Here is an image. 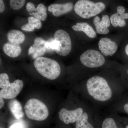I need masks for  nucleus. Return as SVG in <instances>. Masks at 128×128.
Returning a JSON list of instances; mask_svg holds the SVG:
<instances>
[{
    "label": "nucleus",
    "instance_id": "1",
    "mask_svg": "<svg viewBox=\"0 0 128 128\" xmlns=\"http://www.w3.org/2000/svg\"><path fill=\"white\" fill-rule=\"evenodd\" d=\"M125 82L115 74H96L83 80V95L87 103L96 109L109 106L122 95Z\"/></svg>",
    "mask_w": 128,
    "mask_h": 128
},
{
    "label": "nucleus",
    "instance_id": "2",
    "mask_svg": "<svg viewBox=\"0 0 128 128\" xmlns=\"http://www.w3.org/2000/svg\"><path fill=\"white\" fill-rule=\"evenodd\" d=\"M34 65L37 71L40 74L48 80H56L60 75V66L54 60L47 57H40L35 59Z\"/></svg>",
    "mask_w": 128,
    "mask_h": 128
},
{
    "label": "nucleus",
    "instance_id": "3",
    "mask_svg": "<svg viewBox=\"0 0 128 128\" xmlns=\"http://www.w3.org/2000/svg\"><path fill=\"white\" fill-rule=\"evenodd\" d=\"M105 8L102 2H94L89 0H79L74 6L76 14L83 18L88 19L96 16Z\"/></svg>",
    "mask_w": 128,
    "mask_h": 128
},
{
    "label": "nucleus",
    "instance_id": "4",
    "mask_svg": "<svg viewBox=\"0 0 128 128\" xmlns=\"http://www.w3.org/2000/svg\"><path fill=\"white\" fill-rule=\"evenodd\" d=\"M24 109L27 116L32 120L44 121L49 115L48 110L46 105L36 98L28 100L25 104Z\"/></svg>",
    "mask_w": 128,
    "mask_h": 128
},
{
    "label": "nucleus",
    "instance_id": "5",
    "mask_svg": "<svg viewBox=\"0 0 128 128\" xmlns=\"http://www.w3.org/2000/svg\"><path fill=\"white\" fill-rule=\"evenodd\" d=\"M24 82L20 80H16L12 83L9 82V77L6 73L0 74V94L4 98L12 99L16 98L21 91Z\"/></svg>",
    "mask_w": 128,
    "mask_h": 128
},
{
    "label": "nucleus",
    "instance_id": "6",
    "mask_svg": "<svg viewBox=\"0 0 128 128\" xmlns=\"http://www.w3.org/2000/svg\"><path fill=\"white\" fill-rule=\"evenodd\" d=\"M80 60L83 66L89 69L101 68L106 63L105 57L102 53L93 49L84 52L80 56Z\"/></svg>",
    "mask_w": 128,
    "mask_h": 128
},
{
    "label": "nucleus",
    "instance_id": "7",
    "mask_svg": "<svg viewBox=\"0 0 128 128\" xmlns=\"http://www.w3.org/2000/svg\"><path fill=\"white\" fill-rule=\"evenodd\" d=\"M89 105L88 103H84L80 106L70 110L63 108L58 112L59 119L66 124L76 123Z\"/></svg>",
    "mask_w": 128,
    "mask_h": 128
},
{
    "label": "nucleus",
    "instance_id": "8",
    "mask_svg": "<svg viewBox=\"0 0 128 128\" xmlns=\"http://www.w3.org/2000/svg\"><path fill=\"white\" fill-rule=\"evenodd\" d=\"M54 36L60 44L59 49L56 51V53L62 56L68 55L72 48V43L68 33L65 30L60 29L56 32Z\"/></svg>",
    "mask_w": 128,
    "mask_h": 128
},
{
    "label": "nucleus",
    "instance_id": "9",
    "mask_svg": "<svg viewBox=\"0 0 128 128\" xmlns=\"http://www.w3.org/2000/svg\"><path fill=\"white\" fill-rule=\"evenodd\" d=\"M98 49L104 56H112L118 50V45L116 42L110 38H102L98 42Z\"/></svg>",
    "mask_w": 128,
    "mask_h": 128
},
{
    "label": "nucleus",
    "instance_id": "10",
    "mask_svg": "<svg viewBox=\"0 0 128 128\" xmlns=\"http://www.w3.org/2000/svg\"><path fill=\"white\" fill-rule=\"evenodd\" d=\"M117 11L110 17L111 23L114 27H123L126 25L125 19H128V13H125V8L122 6L117 8Z\"/></svg>",
    "mask_w": 128,
    "mask_h": 128
},
{
    "label": "nucleus",
    "instance_id": "11",
    "mask_svg": "<svg viewBox=\"0 0 128 128\" xmlns=\"http://www.w3.org/2000/svg\"><path fill=\"white\" fill-rule=\"evenodd\" d=\"M97 32L100 34H106L108 33V27L111 25V21L108 16L102 15V20L98 16H96L93 20Z\"/></svg>",
    "mask_w": 128,
    "mask_h": 128
},
{
    "label": "nucleus",
    "instance_id": "12",
    "mask_svg": "<svg viewBox=\"0 0 128 128\" xmlns=\"http://www.w3.org/2000/svg\"><path fill=\"white\" fill-rule=\"evenodd\" d=\"M73 5L71 2L64 4H53L50 5L48 8L49 12H52L53 16H59L71 11Z\"/></svg>",
    "mask_w": 128,
    "mask_h": 128
},
{
    "label": "nucleus",
    "instance_id": "13",
    "mask_svg": "<svg viewBox=\"0 0 128 128\" xmlns=\"http://www.w3.org/2000/svg\"><path fill=\"white\" fill-rule=\"evenodd\" d=\"M72 28L76 32H84L90 38H95L96 36L95 30L90 25L86 22H78L76 25L72 26Z\"/></svg>",
    "mask_w": 128,
    "mask_h": 128
},
{
    "label": "nucleus",
    "instance_id": "14",
    "mask_svg": "<svg viewBox=\"0 0 128 128\" xmlns=\"http://www.w3.org/2000/svg\"><path fill=\"white\" fill-rule=\"evenodd\" d=\"M111 113L100 121V128H121L118 127L116 121V112L111 111Z\"/></svg>",
    "mask_w": 128,
    "mask_h": 128
},
{
    "label": "nucleus",
    "instance_id": "15",
    "mask_svg": "<svg viewBox=\"0 0 128 128\" xmlns=\"http://www.w3.org/2000/svg\"><path fill=\"white\" fill-rule=\"evenodd\" d=\"M3 50L6 55L12 58L17 57L22 52V49L19 44L10 43L5 44L3 46Z\"/></svg>",
    "mask_w": 128,
    "mask_h": 128
},
{
    "label": "nucleus",
    "instance_id": "16",
    "mask_svg": "<svg viewBox=\"0 0 128 128\" xmlns=\"http://www.w3.org/2000/svg\"><path fill=\"white\" fill-rule=\"evenodd\" d=\"M8 39L10 43L19 44L22 43L25 40L23 33L18 30H10L7 34Z\"/></svg>",
    "mask_w": 128,
    "mask_h": 128
},
{
    "label": "nucleus",
    "instance_id": "17",
    "mask_svg": "<svg viewBox=\"0 0 128 128\" xmlns=\"http://www.w3.org/2000/svg\"><path fill=\"white\" fill-rule=\"evenodd\" d=\"M9 108L12 113L16 119H20L24 116L22 105L17 100H12L9 102Z\"/></svg>",
    "mask_w": 128,
    "mask_h": 128
},
{
    "label": "nucleus",
    "instance_id": "18",
    "mask_svg": "<svg viewBox=\"0 0 128 128\" xmlns=\"http://www.w3.org/2000/svg\"><path fill=\"white\" fill-rule=\"evenodd\" d=\"M108 108L112 112L116 113L124 112L128 114V101L118 99Z\"/></svg>",
    "mask_w": 128,
    "mask_h": 128
},
{
    "label": "nucleus",
    "instance_id": "19",
    "mask_svg": "<svg viewBox=\"0 0 128 128\" xmlns=\"http://www.w3.org/2000/svg\"><path fill=\"white\" fill-rule=\"evenodd\" d=\"M47 9L44 5L40 3L38 5L34 11L29 13L30 16L35 17L40 20L44 21L47 17Z\"/></svg>",
    "mask_w": 128,
    "mask_h": 128
},
{
    "label": "nucleus",
    "instance_id": "20",
    "mask_svg": "<svg viewBox=\"0 0 128 128\" xmlns=\"http://www.w3.org/2000/svg\"><path fill=\"white\" fill-rule=\"evenodd\" d=\"M46 50L49 51H56L59 49L60 44L59 42L55 38H50L46 41L44 44Z\"/></svg>",
    "mask_w": 128,
    "mask_h": 128
},
{
    "label": "nucleus",
    "instance_id": "21",
    "mask_svg": "<svg viewBox=\"0 0 128 128\" xmlns=\"http://www.w3.org/2000/svg\"><path fill=\"white\" fill-rule=\"evenodd\" d=\"M32 46L34 47V50L33 53L31 55L34 59H36L41 57L42 56L44 55L46 51L44 45L36 46L33 44Z\"/></svg>",
    "mask_w": 128,
    "mask_h": 128
},
{
    "label": "nucleus",
    "instance_id": "22",
    "mask_svg": "<svg viewBox=\"0 0 128 128\" xmlns=\"http://www.w3.org/2000/svg\"><path fill=\"white\" fill-rule=\"evenodd\" d=\"M26 0H10V5L12 9L18 10L23 7Z\"/></svg>",
    "mask_w": 128,
    "mask_h": 128
},
{
    "label": "nucleus",
    "instance_id": "23",
    "mask_svg": "<svg viewBox=\"0 0 128 128\" xmlns=\"http://www.w3.org/2000/svg\"><path fill=\"white\" fill-rule=\"evenodd\" d=\"M28 23L34 28L39 29L42 27L41 20L33 16L29 17L28 18Z\"/></svg>",
    "mask_w": 128,
    "mask_h": 128
},
{
    "label": "nucleus",
    "instance_id": "24",
    "mask_svg": "<svg viewBox=\"0 0 128 128\" xmlns=\"http://www.w3.org/2000/svg\"><path fill=\"white\" fill-rule=\"evenodd\" d=\"M46 41L44 40L43 38L40 37H38L35 38L34 40V44L35 46H40L41 45H44L46 43Z\"/></svg>",
    "mask_w": 128,
    "mask_h": 128
},
{
    "label": "nucleus",
    "instance_id": "25",
    "mask_svg": "<svg viewBox=\"0 0 128 128\" xmlns=\"http://www.w3.org/2000/svg\"><path fill=\"white\" fill-rule=\"evenodd\" d=\"M21 28L23 31L28 32H33L35 29V28L33 27L28 22L26 24L23 25Z\"/></svg>",
    "mask_w": 128,
    "mask_h": 128
},
{
    "label": "nucleus",
    "instance_id": "26",
    "mask_svg": "<svg viewBox=\"0 0 128 128\" xmlns=\"http://www.w3.org/2000/svg\"><path fill=\"white\" fill-rule=\"evenodd\" d=\"M26 9L29 13L34 11L36 9L34 5L31 2H28L26 6Z\"/></svg>",
    "mask_w": 128,
    "mask_h": 128
},
{
    "label": "nucleus",
    "instance_id": "27",
    "mask_svg": "<svg viewBox=\"0 0 128 128\" xmlns=\"http://www.w3.org/2000/svg\"><path fill=\"white\" fill-rule=\"evenodd\" d=\"M9 128H23L22 124L16 123L10 126Z\"/></svg>",
    "mask_w": 128,
    "mask_h": 128
},
{
    "label": "nucleus",
    "instance_id": "28",
    "mask_svg": "<svg viewBox=\"0 0 128 128\" xmlns=\"http://www.w3.org/2000/svg\"><path fill=\"white\" fill-rule=\"evenodd\" d=\"M5 10V5L2 0H0V12L2 13Z\"/></svg>",
    "mask_w": 128,
    "mask_h": 128
},
{
    "label": "nucleus",
    "instance_id": "29",
    "mask_svg": "<svg viewBox=\"0 0 128 128\" xmlns=\"http://www.w3.org/2000/svg\"><path fill=\"white\" fill-rule=\"evenodd\" d=\"M3 98H4L2 97V96L0 94V108H1L3 106L4 104Z\"/></svg>",
    "mask_w": 128,
    "mask_h": 128
},
{
    "label": "nucleus",
    "instance_id": "30",
    "mask_svg": "<svg viewBox=\"0 0 128 128\" xmlns=\"http://www.w3.org/2000/svg\"><path fill=\"white\" fill-rule=\"evenodd\" d=\"M125 52L126 55L128 56V44L126 45L125 48Z\"/></svg>",
    "mask_w": 128,
    "mask_h": 128
},
{
    "label": "nucleus",
    "instance_id": "31",
    "mask_svg": "<svg viewBox=\"0 0 128 128\" xmlns=\"http://www.w3.org/2000/svg\"><path fill=\"white\" fill-rule=\"evenodd\" d=\"M126 76H127V78H128V69L127 70H126ZM128 80H126L124 82H125V83H126V82H128Z\"/></svg>",
    "mask_w": 128,
    "mask_h": 128
},
{
    "label": "nucleus",
    "instance_id": "32",
    "mask_svg": "<svg viewBox=\"0 0 128 128\" xmlns=\"http://www.w3.org/2000/svg\"><path fill=\"white\" fill-rule=\"evenodd\" d=\"M125 128H128V125H127V126L125 127Z\"/></svg>",
    "mask_w": 128,
    "mask_h": 128
},
{
    "label": "nucleus",
    "instance_id": "33",
    "mask_svg": "<svg viewBox=\"0 0 128 128\" xmlns=\"http://www.w3.org/2000/svg\"></svg>",
    "mask_w": 128,
    "mask_h": 128
}]
</instances>
